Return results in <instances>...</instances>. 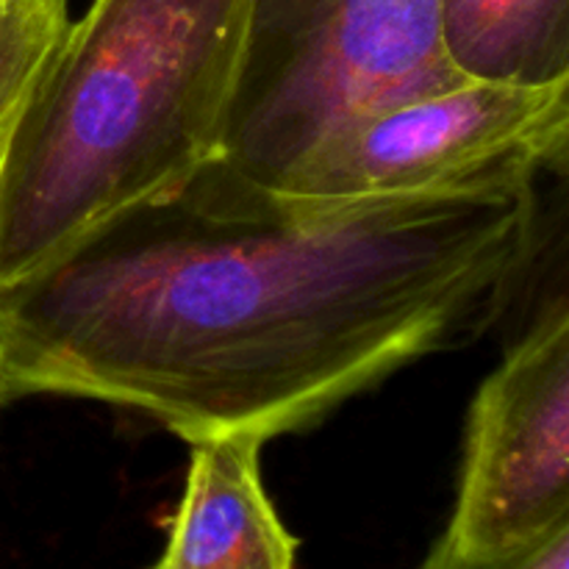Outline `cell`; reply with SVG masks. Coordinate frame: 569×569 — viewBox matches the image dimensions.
<instances>
[{"label":"cell","mask_w":569,"mask_h":569,"mask_svg":"<svg viewBox=\"0 0 569 569\" xmlns=\"http://www.w3.org/2000/svg\"><path fill=\"white\" fill-rule=\"evenodd\" d=\"M537 176L309 203L211 161L0 292L6 378L187 442L309 428L509 311L539 256Z\"/></svg>","instance_id":"cell-1"},{"label":"cell","mask_w":569,"mask_h":569,"mask_svg":"<svg viewBox=\"0 0 569 569\" xmlns=\"http://www.w3.org/2000/svg\"><path fill=\"white\" fill-rule=\"evenodd\" d=\"M250 0H92L0 164V292L220 159Z\"/></svg>","instance_id":"cell-2"},{"label":"cell","mask_w":569,"mask_h":569,"mask_svg":"<svg viewBox=\"0 0 569 569\" xmlns=\"http://www.w3.org/2000/svg\"><path fill=\"white\" fill-rule=\"evenodd\" d=\"M461 81L442 0H250L217 164L281 192L345 122Z\"/></svg>","instance_id":"cell-3"},{"label":"cell","mask_w":569,"mask_h":569,"mask_svg":"<svg viewBox=\"0 0 569 569\" xmlns=\"http://www.w3.org/2000/svg\"><path fill=\"white\" fill-rule=\"evenodd\" d=\"M569 78L461 81L370 111L322 139L278 194L309 203L403 198L509 170H565Z\"/></svg>","instance_id":"cell-4"},{"label":"cell","mask_w":569,"mask_h":569,"mask_svg":"<svg viewBox=\"0 0 569 569\" xmlns=\"http://www.w3.org/2000/svg\"><path fill=\"white\" fill-rule=\"evenodd\" d=\"M561 522H569V306L556 298L472 400L442 542L465 559H495Z\"/></svg>","instance_id":"cell-5"},{"label":"cell","mask_w":569,"mask_h":569,"mask_svg":"<svg viewBox=\"0 0 569 569\" xmlns=\"http://www.w3.org/2000/svg\"><path fill=\"white\" fill-rule=\"evenodd\" d=\"M189 445L181 503L150 569H295L298 539L261 483L264 439L220 431Z\"/></svg>","instance_id":"cell-6"},{"label":"cell","mask_w":569,"mask_h":569,"mask_svg":"<svg viewBox=\"0 0 569 569\" xmlns=\"http://www.w3.org/2000/svg\"><path fill=\"white\" fill-rule=\"evenodd\" d=\"M442 44L467 81L569 78V0H442Z\"/></svg>","instance_id":"cell-7"},{"label":"cell","mask_w":569,"mask_h":569,"mask_svg":"<svg viewBox=\"0 0 569 569\" xmlns=\"http://www.w3.org/2000/svg\"><path fill=\"white\" fill-rule=\"evenodd\" d=\"M67 26V0H3L0 6V164Z\"/></svg>","instance_id":"cell-8"},{"label":"cell","mask_w":569,"mask_h":569,"mask_svg":"<svg viewBox=\"0 0 569 569\" xmlns=\"http://www.w3.org/2000/svg\"><path fill=\"white\" fill-rule=\"evenodd\" d=\"M420 569H569V522L528 548L495 559H465L439 539Z\"/></svg>","instance_id":"cell-9"},{"label":"cell","mask_w":569,"mask_h":569,"mask_svg":"<svg viewBox=\"0 0 569 569\" xmlns=\"http://www.w3.org/2000/svg\"><path fill=\"white\" fill-rule=\"evenodd\" d=\"M11 398H17V395H14V389H11L9 378H6L3 359H0V411H3L6 406H9V400H11Z\"/></svg>","instance_id":"cell-10"},{"label":"cell","mask_w":569,"mask_h":569,"mask_svg":"<svg viewBox=\"0 0 569 569\" xmlns=\"http://www.w3.org/2000/svg\"><path fill=\"white\" fill-rule=\"evenodd\" d=\"M0 6H3V0H0Z\"/></svg>","instance_id":"cell-11"}]
</instances>
